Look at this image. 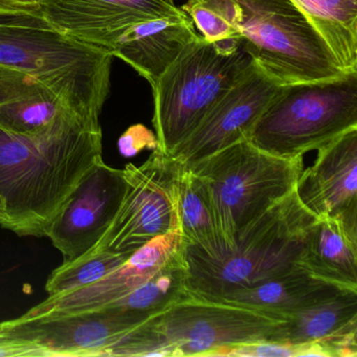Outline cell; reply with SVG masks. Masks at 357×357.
<instances>
[{"instance_id": "cell-20", "label": "cell", "mask_w": 357, "mask_h": 357, "mask_svg": "<svg viewBox=\"0 0 357 357\" xmlns=\"http://www.w3.org/2000/svg\"><path fill=\"white\" fill-rule=\"evenodd\" d=\"M298 266L342 289L357 291V241L336 219L317 218L309 229Z\"/></svg>"}, {"instance_id": "cell-30", "label": "cell", "mask_w": 357, "mask_h": 357, "mask_svg": "<svg viewBox=\"0 0 357 357\" xmlns=\"http://www.w3.org/2000/svg\"><path fill=\"white\" fill-rule=\"evenodd\" d=\"M6 217V206L3 198L0 197V225L3 222Z\"/></svg>"}, {"instance_id": "cell-8", "label": "cell", "mask_w": 357, "mask_h": 357, "mask_svg": "<svg viewBox=\"0 0 357 357\" xmlns=\"http://www.w3.org/2000/svg\"><path fill=\"white\" fill-rule=\"evenodd\" d=\"M357 127V72L281 85L250 133L273 155L303 158Z\"/></svg>"}, {"instance_id": "cell-17", "label": "cell", "mask_w": 357, "mask_h": 357, "mask_svg": "<svg viewBox=\"0 0 357 357\" xmlns=\"http://www.w3.org/2000/svg\"><path fill=\"white\" fill-rule=\"evenodd\" d=\"M275 340L317 349L325 357H356L357 291L342 290L286 315Z\"/></svg>"}, {"instance_id": "cell-16", "label": "cell", "mask_w": 357, "mask_h": 357, "mask_svg": "<svg viewBox=\"0 0 357 357\" xmlns=\"http://www.w3.org/2000/svg\"><path fill=\"white\" fill-rule=\"evenodd\" d=\"M197 37L188 14L149 18L108 33L97 45L135 68L150 86Z\"/></svg>"}, {"instance_id": "cell-11", "label": "cell", "mask_w": 357, "mask_h": 357, "mask_svg": "<svg viewBox=\"0 0 357 357\" xmlns=\"http://www.w3.org/2000/svg\"><path fill=\"white\" fill-rule=\"evenodd\" d=\"M280 86L250 62L172 156L185 166H191L227 146L250 139L255 125Z\"/></svg>"}, {"instance_id": "cell-26", "label": "cell", "mask_w": 357, "mask_h": 357, "mask_svg": "<svg viewBox=\"0 0 357 357\" xmlns=\"http://www.w3.org/2000/svg\"><path fill=\"white\" fill-rule=\"evenodd\" d=\"M119 149L124 158H133L143 150L158 149V142L155 133L144 125H133L125 131L119 139Z\"/></svg>"}, {"instance_id": "cell-31", "label": "cell", "mask_w": 357, "mask_h": 357, "mask_svg": "<svg viewBox=\"0 0 357 357\" xmlns=\"http://www.w3.org/2000/svg\"><path fill=\"white\" fill-rule=\"evenodd\" d=\"M169 1H172V3H174V0H169Z\"/></svg>"}, {"instance_id": "cell-13", "label": "cell", "mask_w": 357, "mask_h": 357, "mask_svg": "<svg viewBox=\"0 0 357 357\" xmlns=\"http://www.w3.org/2000/svg\"><path fill=\"white\" fill-rule=\"evenodd\" d=\"M317 151L312 166L298 176L296 197L317 218L336 219L357 241V127Z\"/></svg>"}, {"instance_id": "cell-18", "label": "cell", "mask_w": 357, "mask_h": 357, "mask_svg": "<svg viewBox=\"0 0 357 357\" xmlns=\"http://www.w3.org/2000/svg\"><path fill=\"white\" fill-rule=\"evenodd\" d=\"M70 114L77 112L40 81L0 66V128L14 135H39Z\"/></svg>"}, {"instance_id": "cell-24", "label": "cell", "mask_w": 357, "mask_h": 357, "mask_svg": "<svg viewBox=\"0 0 357 357\" xmlns=\"http://www.w3.org/2000/svg\"><path fill=\"white\" fill-rule=\"evenodd\" d=\"M131 255L107 250H91L56 268L47 279L45 290L50 296H60L91 285L120 267Z\"/></svg>"}, {"instance_id": "cell-23", "label": "cell", "mask_w": 357, "mask_h": 357, "mask_svg": "<svg viewBox=\"0 0 357 357\" xmlns=\"http://www.w3.org/2000/svg\"><path fill=\"white\" fill-rule=\"evenodd\" d=\"M187 296L183 256V258L158 271L149 280L120 300L110 303L105 307L152 317Z\"/></svg>"}, {"instance_id": "cell-9", "label": "cell", "mask_w": 357, "mask_h": 357, "mask_svg": "<svg viewBox=\"0 0 357 357\" xmlns=\"http://www.w3.org/2000/svg\"><path fill=\"white\" fill-rule=\"evenodd\" d=\"M183 166L160 148L141 166L127 165L123 169L126 190L120 208L91 250L133 254L154 238L179 227V181Z\"/></svg>"}, {"instance_id": "cell-12", "label": "cell", "mask_w": 357, "mask_h": 357, "mask_svg": "<svg viewBox=\"0 0 357 357\" xmlns=\"http://www.w3.org/2000/svg\"><path fill=\"white\" fill-rule=\"evenodd\" d=\"M126 190L123 170L100 160L70 192L52 220L47 237L64 262L93 250L114 220Z\"/></svg>"}, {"instance_id": "cell-28", "label": "cell", "mask_w": 357, "mask_h": 357, "mask_svg": "<svg viewBox=\"0 0 357 357\" xmlns=\"http://www.w3.org/2000/svg\"><path fill=\"white\" fill-rule=\"evenodd\" d=\"M0 356H29V353L22 347L0 342Z\"/></svg>"}, {"instance_id": "cell-25", "label": "cell", "mask_w": 357, "mask_h": 357, "mask_svg": "<svg viewBox=\"0 0 357 357\" xmlns=\"http://www.w3.org/2000/svg\"><path fill=\"white\" fill-rule=\"evenodd\" d=\"M219 356L294 357L323 356V355L321 351L310 347L294 346V344L277 342V340H265L225 349Z\"/></svg>"}, {"instance_id": "cell-7", "label": "cell", "mask_w": 357, "mask_h": 357, "mask_svg": "<svg viewBox=\"0 0 357 357\" xmlns=\"http://www.w3.org/2000/svg\"><path fill=\"white\" fill-rule=\"evenodd\" d=\"M187 167L206 185L227 250L242 227L294 191L303 158H279L244 139Z\"/></svg>"}, {"instance_id": "cell-15", "label": "cell", "mask_w": 357, "mask_h": 357, "mask_svg": "<svg viewBox=\"0 0 357 357\" xmlns=\"http://www.w3.org/2000/svg\"><path fill=\"white\" fill-rule=\"evenodd\" d=\"M40 9L52 28L93 45L126 24L185 14L169 0H41Z\"/></svg>"}, {"instance_id": "cell-29", "label": "cell", "mask_w": 357, "mask_h": 357, "mask_svg": "<svg viewBox=\"0 0 357 357\" xmlns=\"http://www.w3.org/2000/svg\"><path fill=\"white\" fill-rule=\"evenodd\" d=\"M41 0H0V3L20 7H40Z\"/></svg>"}, {"instance_id": "cell-4", "label": "cell", "mask_w": 357, "mask_h": 357, "mask_svg": "<svg viewBox=\"0 0 357 357\" xmlns=\"http://www.w3.org/2000/svg\"><path fill=\"white\" fill-rule=\"evenodd\" d=\"M112 55L54 28L0 26V66L40 81L70 109L99 120L110 91Z\"/></svg>"}, {"instance_id": "cell-6", "label": "cell", "mask_w": 357, "mask_h": 357, "mask_svg": "<svg viewBox=\"0 0 357 357\" xmlns=\"http://www.w3.org/2000/svg\"><path fill=\"white\" fill-rule=\"evenodd\" d=\"M250 62L237 41L188 43L151 85L158 148L172 155Z\"/></svg>"}, {"instance_id": "cell-14", "label": "cell", "mask_w": 357, "mask_h": 357, "mask_svg": "<svg viewBox=\"0 0 357 357\" xmlns=\"http://www.w3.org/2000/svg\"><path fill=\"white\" fill-rule=\"evenodd\" d=\"M185 256V242L179 227L154 238L133 252L120 267L99 281L60 296H49L24 317L66 314L103 308L120 300L158 271Z\"/></svg>"}, {"instance_id": "cell-27", "label": "cell", "mask_w": 357, "mask_h": 357, "mask_svg": "<svg viewBox=\"0 0 357 357\" xmlns=\"http://www.w3.org/2000/svg\"><path fill=\"white\" fill-rule=\"evenodd\" d=\"M0 26H33L52 28L40 7H20L0 3Z\"/></svg>"}, {"instance_id": "cell-1", "label": "cell", "mask_w": 357, "mask_h": 357, "mask_svg": "<svg viewBox=\"0 0 357 357\" xmlns=\"http://www.w3.org/2000/svg\"><path fill=\"white\" fill-rule=\"evenodd\" d=\"M99 120L70 114L39 135L0 128L1 223L20 236L47 235L70 192L102 158Z\"/></svg>"}, {"instance_id": "cell-21", "label": "cell", "mask_w": 357, "mask_h": 357, "mask_svg": "<svg viewBox=\"0 0 357 357\" xmlns=\"http://www.w3.org/2000/svg\"><path fill=\"white\" fill-rule=\"evenodd\" d=\"M344 73L357 72V0H291Z\"/></svg>"}, {"instance_id": "cell-10", "label": "cell", "mask_w": 357, "mask_h": 357, "mask_svg": "<svg viewBox=\"0 0 357 357\" xmlns=\"http://www.w3.org/2000/svg\"><path fill=\"white\" fill-rule=\"evenodd\" d=\"M149 317L109 307L66 314L22 315L0 323V342L24 347L33 356H107L126 332Z\"/></svg>"}, {"instance_id": "cell-22", "label": "cell", "mask_w": 357, "mask_h": 357, "mask_svg": "<svg viewBox=\"0 0 357 357\" xmlns=\"http://www.w3.org/2000/svg\"><path fill=\"white\" fill-rule=\"evenodd\" d=\"M179 231L185 246L206 257L223 250L210 195L202 179L183 166L179 181Z\"/></svg>"}, {"instance_id": "cell-3", "label": "cell", "mask_w": 357, "mask_h": 357, "mask_svg": "<svg viewBox=\"0 0 357 357\" xmlns=\"http://www.w3.org/2000/svg\"><path fill=\"white\" fill-rule=\"evenodd\" d=\"M283 315L188 296L127 332L120 356H219L225 349L275 340Z\"/></svg>"}, {"instance_id": "cell-2", "label": "cell", "mask_w": 357, "mask_h": 357, "mask_svg": "<svg viewBox=\"0 0 357 357\" xmlns=\"http://www.w3.org/2000/svg\"><path fill=\"white\" fill-rule=\"evenodd\" d=\"M315 220L294 190L242 227L229 250L206 257L185 245L188 291L216 301L298 266Z\"/></svg>"}, {"instance_id": "cell-5", "label": "cell", "mask_w": 357, "mask_h": 357, "mask_svg": "<svg viewBox=\"0 0 357 357\" xmlns=\"http://www.w3.org/2000/svg\"><path fill=\"white\" fill-rule=\"evenodd\" d=\"M252 62L280 85L347 74L291 0H221Z\"/></svg>"}, {"instance_id": "cell-19", "label": "cell", "mask_w": 357, "mask_h": 357, "mask_svg": "<svg viewBox=\"0 0 357 357\" xmlns=\"http://www.w3.org/2000/svg\"><path fill=\"white\" fill-rule=\"evenodd\" d=\"M342 288L319 279L302 267L225 294L220 302L243 305L286 315L340 294ZM215 301V300H214Z\"/></svg>"}]
</instances>
